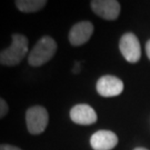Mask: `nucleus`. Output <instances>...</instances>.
<instances>
[{
	"mask_svg": "<svg viewBox=\"0 0 150 150\" xmlns=\"http://www.w3.org/2000/svg\"><path fill=\"white\" fill-rule=\"evenodd\" d=\"M146 54H147L148 58L150 59V39L147 41V43H146Z\"/></svg>",
	"mask_w": 150,
	"mask_h": 150,
	"instance_id": "13",
	"label": "nucleus"
},
{
	"mask_svg": "<svg viewBox=\"0 0 150 150\" xmlns=\"http://www.w3.org/2000/svg\"><path fill=\"white\" fill-rule=\"evenodd\" d=\"M93 25L90 21H79L75 23L69 31L68 35V39H69V42L75 46H82L89 41V39L91 38L92 33H93Z\"/></svg>",
	"mask_w": 150,
	"mask_h": 150,
	"instance_id": "7",
	"label": "nucleus"
},
{
	"mask_svg": "<svg viewBox=\"0 0 150 150\" xmlns=\"http://www.w3.org/2000/svg\"><path fill=\"white\" fill-rule=\"evenodd\" d=\"M57 42L50 36H43L38 40L27 57L28 64L31 67H41L54 58L57 52Z\"/></svg>",
	"mask_w": 150,
	"mask_h": 150,
	"instance_id": "2",
	"label": "nucleus"
},
{
	"mask_svg": "<svg viewBox=\"0 0 150 150\" xmlns=\"http://www.w3.org/2000/svg\"><path fill=\"white\" fill-rule=\"evenodd\" d=\"M120 52L128 62L136 64L141 57V48L138 38L132 32H127L120 38L119 42Z\"/></svg>",
	"mask_w": 150,
	"mask_h": 150,
	"instance_id": "4",
	"label": "nucleus"
},
{
	"mask_svg": "<svg viewBox=\"0 0 150 150\" xmlns=\"http://www.w3.org/2000/svg\"><path fill=\"white\" fill-rule=\"evenodd\" d=\"M96 89L101 97H116L123 91V82L116 76L106 75L98 79Z\"/></svg>",
	"mask_w": 150,
	"mask_h": 150,
	"instance_id": "6",
	"label": "nucleus"
},
{
	"mask_svg": "<svg viewBox=\"0 0 150 150\" xmlns=\"http://www.w3.org/2000/svg\"><path fill=\"white\" fill-rule=\"evenodd\" d=\"M48 2L46 0H16L17 9L22 13H35L43 9Z\"/></svg>",
	"mask_w": 150,
	"mask_h": 150,
	"instance_id": "10",
	"label": "nucleus"
},
{
	"mask_svg": "<svg viewBox=\"0 0 150 150\" xmlns=\"http://www.w3.org/2000/svg\"><path fill=\"white\" fill-rule=\"evenodd\" d=\"M29 54V40L22 33H11L9 47L0 50V64L6 67H15Z\"/></svg>",
	"mask_w": 150,
	"mask_h": 150,
	"instance_id": "1",
	"label": "nucleus"
},
{
	"mask_svg": "<svg viewBox=\"0 0 150 150\" xmlns=\"http://www.w3.org/2000/svg\"><path fill=\"white\" fill-rule=\"evenodd\" d=\"M49 122L47 109L42 106H32L26 111V125L28 132L33 136L41 134L46 130Z\"/></svg>",
	"mask_w": 150,
	"mask_h": 150,
	"instance_id": "3",
	"label": "nucleus"
},
{
	"mask_svg": "<svg viewBox=\"0 0 150 150\" xmlns=\"http://www.w3.org/2000/svg\"><path fill=\"white\" fill-rule=\"evenodd\" d=\"M90 7L97 16L105 20H116L121 9L117 0H92Z\"/></svg>",
	"mask_w": 150,
	"mask_h": 150,
	"instance_id": "5",
	"label": "nucleus"
},
{
	"mask_svg": "<svg viewBox=\"0 0 150 150\" xmlns=\"http://www.w3.org/2000/svg\"><path fill=\"white\" fill-rule=\"evenodd\" d=\"M0 150H22L21 148L9 144H0Z\"/></svg>",
	"mask_w": 150,
	"mask_h": 150,
	"instance_id": "12",
	"label": "nucleus"
},
{
	"mask_svg": "<svg viewBox=\"0 0 150 150\" xmlns=\"http://www.w3.org/2000/svg\"><path fill=\"white\" fill-rule=\"evenodd\" d=\"M9 112V106L6 101L5 99H2L0 97V119H2L4 117H6Z\"/></svg>",
	"mask_w": 150,
	"mask_h": 150,
	"instance_id": "11",
	"label": "nucleus"
},
{
	"mask_svg": "<svg viewBox=\"0 0 150 150\" xmlns=\"http://www.w3.org/2000/svg\"><path fill=\"white\" fill-rule=\"evenodd\" d=\"M70 119L77 125L89 126L97 121L98 116L95 109L86 103H79L71 108L70 110Z\"/></svg>",
	"mask_w": 150,
	"mask_h": 150,
	"instance_id": "8",
	"label": "nucleus"
},
{
	"mask_svg": "<svg viewBox=\"0 0 150 150\" xmlns=\"http://www.w3.org/2000/svg\"><path fill=\"white\" fill-rule=\"evenodd\" d=\"M117 145L118 137L110 130H99L90 138V146L93 150H112Z\"/></svg>",
	"mask_w": 150,
	"mask_h": 150,
	"instance_id": "9",
	"label": "nucleus"
},
{
	"mask_svg": "<svg viewBox=\"0 0 150 150\" xmlns=\"http://www.w3.org/2000/svg\"><path fill=\"white\" fill-rule=\"evenodd\" d=\"M134 150H148V149H146V148H142V147H138V148H136V149Z\"/></svg>",
	"mask_w": 150,
	"mask_h": 150,
	"instance_id": "14",
	"label": "nucleus"
}]
</instances>
